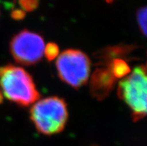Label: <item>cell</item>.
<instances>
[{
	"mask_svg": "<svg viewBox=\"0 0 147 146\" xmlns=\"http://www.w3.org/2000/svg\"><path fill=\"white\" fill-rule=\"evenodd\" d=\"M0 88L8 101L20 107L32 105L40 97L32 75L12 64L0 67Z\"/></svg>",
	"mask_w": 147,
	"mask_h": 146,
	"instance_id": "obj_1",
	"label": "cell"
},
{
	"mask_svg": "<svg viewBox=\"0 0 147 146\" xmlns=\"http://www.w3.org/2000/svg\"><path fill=\"white\" fill-rule=\"evenodd\" d=\"M68 117L67 103L58 96L40 100L30 110V118L37 131L47 136L63 131Z\"/></svg>",
	"mask_w": 147,
	"mask_h": 146,
	"instance_id": "obj_2",
	"label": "cell"
},
{
	"mask_svg": "<svg viewBox=\"0 0 147 146\" xmlns=\"http://www.w3.org/2000/svg\"><path fill=\"white\" fill-rule=\"evenodd\" d=\"M118 97L126 104L134 121L147 116V70L137 67L120 81L117 87Z\"/></svg>",
	"mask_w": 147,
	"mask_h": 146,
	"instance_id": "obj_3",
	"label": "cell"
},
{
	"mask_svg": "<svg viewBox=\"0 0 147 146\" xmlns=\"http://www.w3.org/2000/svg\"><path fill=\"white\" fill-rule=\"evenodd\" d=\"M55 67L60 79L78 89L89 79L91 62L89 57L81 50L69 48L59 54Z\"/></svg>",
	"mask_w": 147,
	"mask_h": 146,
	"instance_id": "obj_4",
	"label": "cell"
},
{
	"mask_svg": "<svg viewBox=\"0 0 147 146\" xmlns=\"http://www.w3.org/2000/svg\"><path fill=\"white\" fill-rule=\"evenodd\" d=\"M45 42L42 36L27 29L15 34L10 41L11 55L17 63L23 66L37 64L44 55Z\"/></svg>",
	"mask_w": 147,
	"mask_h": 146,
	"instance_id": "obj_5",
	"label": "cell"
},
{
	"mask_svg": "<svg viewBox=\"0 0 147 146\" xmlns=\"http://www.w3.org/2000/svg\"><path fill=\"white\" fill-rule=\"evenodd\" d=\"M117 79L106 65L94 71L90 79V93L96 99L101 101L106 98L114 89Z\"/></svg>",
	"mask_w": 147,
	"mask_h": 146,
	"instance_id": "obj_6",
	"label": "cell"
},
{
	"mask_svg": "<svg viewBox=\"0 0 147 146\" xmlns=\"http://www.w3.org/2000/svg\"><path fill=\"white\" fill-rule=\"evenodd\" d=\"M103 63L109 68L112 75L117 80L118 78H124L131 72V69L126 61L120 57L114 58Z\"/></svg>",
	"mask_w": 147,
	"mask_h": 146,
	"instance_id": "obj_7",
	"label": "cell"
},
{
	"mask_svg": "<svg viewBox=\"0 0 147 146\" xmlns=\"http://www.w3.org/2000/svg\"><path fill=\"white\" fill-rule=\"evenodd\" d=\"M137 19L140 31L147 37V6L138 10L137 13Z\"/></svg>",
	"mask_w": 147,
	"mask_h": 146,
	"instance_id": "obj_8",
	"label": "cell"
},
{
	"mask_svg": "<svg viewBox=\"0 0 147 146\" xmlns=\"http://www.w3.org/2000/svg\"><path fill=\"white\" fill-rule=\"evenodd\" d=\"M43 54L48 61H53L59 55V47L56 43H49L47 46H45Z\"/></svg>",
	"mask_w": 147,
	"mask_h": 146,
	"instance_id": "obj_9",
	"label": "cell"
},
{
	"mask_svg": "<svg viewBox=\"0 0 147 146\" xmlns=\"http://www.w3.org/2000/svg\"><path fill=\"white\" fill-rule=\"evenodd\" d=\"M19 5H20L22 10H23L25 12H31L38 7L39 2L37 1H34V0H32V1L26 0V1H20Z\"/></svg>",
	"mask_w": 147,
	"mask_h": 146,
	"instance_id": "obj_10",
	"label": "cell"
},
{
	"mask_svg": "<svg viewBox=\"0 0 147 146\" xmlns=\"http://www.w3.org/2000/svg\"><path fill=\"white\" fill-rule=\"evenodd\" d=\"M25 16H26V12L22 9L13 10L11 12V17H12V18L14 19V20H17L23 19Z\"/></svg>",
	"mask_w": 147,
	"mask_h": 146,
	"instance_id": "obj_11",
	"label": "cell"
},
{
	"mask_svg": "<svg viewBox=\"0 0 147 146\" xmlns=\"http://www.w3.org/2000/svg\"><path fill=\"white\" fill-rule=\"evenodd\" d=\"M2 101H3V96H2V93L0 91V104L2 103Z\"/></svg>",
	"mask_w": 147,
	"mask_h": 146,
	"instance_id": "obj_12",
	"label": "cell"
},
{
	"mask_svg": "<svg viewBox=\"0 0 147 146\" xmlns=\"http://www.w3.org/2000/svg\"><path fill=\"white\" fill-rule=\"evenodd\" d=\"M146 70H147V68H146Z\"/></svg>",
	"mask_w": 147,
	"mask_h": 146,
	"instance_id": "obj_13",
	"label": "cell"
}]
</instances>
